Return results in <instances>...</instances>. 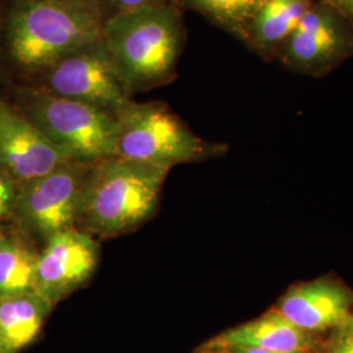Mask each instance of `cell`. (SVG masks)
<instances>
[{"label":"cell","mask_w":353,"mask_h":353,"mask_svg":"<svg viewBox=\"0 0 353 353\" xmlns=\"http://www.w3.org/2000/svg\"><path fill=\"white\" fill-rule=\"evenodd\" d=\"M14 201L12 181L8 174L0 170V217L7 214Z\"/></svg>","instance_id":"obj_18"},{"label":"cell","mask_w":353,"mask_h":353,"mask_svg":"<svg viewBox=\"0 0 353 353\" xmlns=\"http://www.w3.org/2000/svg\"><path fill=\"white\" fill-rule=\"evenodd\" d=\"M51 307L36 290L0 294V353H19L34 341Z\"/></svg>","instance_id":"obj_13"},{"label":"cell","mask_w":353,"mask_h":353,"mask_svg":"<svg viewBox=\"0 0 353 353\" xmlns=\"http://www.w3.org/2000/svg\"><path fill=\"white\" fill-rule=\"evenodd\" d=\"M54 94L118 114L128 101V88L103 42L74 51L50 67Z\"/></svg>","instance_id":"obj_8"},{"label":"cell","mask_w":353,"mask_h":353,"mask_svg":"<svg viewBox=\"0 0 353 353\" xmlns=\"http://www.w3.org/2000/svg\"><path fill=\"white\" fill-rule=\"evenodd\" d=\"M113 3L118 7V12H123L151 6L159 3V0H113Z\"/></svg>","instance_id":"obj_20"},{"label":"cell","mask_w":353,"mask_h":353,"mask_svg":"<svg viewBox=\"0 0 353 353\" xmlns=\"http://www.w3.org/2000/svg\"><path fill=\"white\" fill-rule=\"evenodd\" d=\"M32 114V121L71 161L99 164L117 157V114L54 93L36 96Z\"/></svg>","instance_id":"obj_4"},{"label":"cell","mask_w":353,"mask_h":353,"mask_svg":"<svg viewBox=\"0 0 353 353\" xmlns=\"http://www.w3.org/2000/svg\"><path fill=\"white\" fill-rule=\"evenodd\" d=\"M117 118V156L126 160L170 169L204 159L214 150L163 106L130 102Z\"/></svg>","instance_id":"obj_5"},{"label":"cell","mask_w":353,"mask_h":353,"mask_svg":"<svg viewBox=\"0 0 353 353\" xmlns=\"http://www.w3.org/2000/svg\"><path fill=\"white\" fill-rule=\"evenodd\" d=\"M105 21L93 0H32L13 19L10 45L17 63L51 67L101 41Z\"/></svg>","instance_id":"obj_2"},{"label":"cell","mask_w":353,"mask_h":353,"mask_svg":"<svg viewBox=\"0 0 353 353\" xmlns=\"http://www.w3.org/2000/svg\"><path fill=\"white\" fill-rule=\"evenodd\" d=\"M192 8L211 19L217 26L246 41L255 13L265 0H186Z\"/></svg>","instance_id":"obj_16"},{"label":"cell","mask_w":353,"mask_h":353,"mask_svg":"<svg viewBox=\"0 0 353 353\" xmlns=\"http://www.w3.org/2000/svg\"><path fill=\"white\" fill-rule=\"evenodd\" d=\"M352 306V290L331 279H318L292 287L278 309L293 325L312 334L345 325Z\"/></svg>","instance_id":"obj_11"},{"label":"cell","mask_w":353,"mask_h":353,"mask_svg":"<svg viewBox=\"0 0 353 353\" xmlns=\"http://www.w3.org/2000/svg\"><path fill=\"white\" fill-rule=\"evenodd\" d=\"M99 262V246L88 233L70 228L50 239L37 256L34 290L51 306L80 287Z\"/></svg>","instance_id":"obj_9"},{"label":"cell","mask_w":353,"mask_h":353,"mask_svg":"<svg viewBox=\"0 0 353 353\" xmlns=\"http://www.w3.org/2000/svg\"><path fill=\"white\" fill-rule=\"evenodd\" d=\"M339 332L331 341L327 353H353V331L341 326Z\"/></svg>","instance_id":"obj_17"},{"label":"cell","mask_w":353,"mask_h":353,"mask_svg":"<svg viewBox=\"0 0 353 353\" xmlns=\"http://www.w3.org/2000/svg\"><path fill=\"white\" fill-rule=\"evenodd\" d=\"M87 165L70 161L24 183L16 203L26 225L46 239L75 228L92 174Z\"/></svg>","instance_id":"obj_6"},{"label":"cell","mask_w":353,"mask_h":353,"mask_svg":"<svg viewBox=\"0 0 353 353\" xmlns=\"http://www.w3.org/2000/svg\"><path fill=\"white\" fill-rule=\"evenodd\" d=\"M169 169L112 157L92 169L79 221L100 236H117L154 212Z\"/></svg>","instance_id":"obj_3"},{"label":"cell","mask_w":353,"mask_h":353,"mask_svg":"<svg viewBox=\"0 0 353 353\" xmlns=\"http://www.w3.org/2000/svg\"><path fill=\"white\" fill-rule=\"evenodd\" d=\"M344 326H345V327L350 328L351 331H353V314H351L350 318L347 319V322H345V325H344Z\"/></svg>","instance_id":"obj_22"},{"label":"cell","mask_w":353,"mask_h":353,"mask_svg":"<svg viewBox=\"0 0 353 353\" xmlns=\"http://www.w3.org/2000/svg\"><path fill=\"white\" fill-rule=\"evenodd\" d=\"M275 55L297 74L327 75L353 58V26L314 1Z\"/></svg>","instance_id":"obj_7"},{"label":"cell","mask_w":353,"mask_h":353,"mask_svg":"<svg viewBox=\"0 0 353 353\" xmlns=\"http://www.w3.org/2000/svg\"><path fill=\"white\" fill-rule=\"evenodd\" d=\"M70 161L32 119L0 103V169L4 173L26 183Z\"/></svg>","instance_id":"obj_10"},{"label":"cell","mask_w":353,"mask_h":353,"mask_svg":"<svg viewBox=\"0 0 353 353\" xmlns=\"http://www.w3.org/2000/svg\"><path fill=\"white\" fill-rule=\"evenodd\" d=\"M313 3L314 0H265L252 20L246 41L261 55H275Z\"/></svg>","instance_id":"obj_14"},{"label":"cell","mask_w":353,"mask_h":353,"mask_svg":"<svg viewBox=\"0 0 353 353\" xmlns=\"http://www.w3.org/2000/svg\"><path fill=\"white\" fill-rule=\"evenodd\" d=\"M37 256L26 245L0 237V294L32 292L36 287Z\"/></svg>","instance_id":"obj_15"},{"label":"cell","mask_w":353,"mask_h":353,"mask_svg":"<svg viewBox=\"0 0 353 353\" xmlns=\"http://www.w3.org/2000/svg\"><path fill=\"white\" fill-rule=\"evenodd\" d=\"M204 353H228L227 351H205Z\"/></svg>","instance_id":"obj_23"},{"label":"cell","mask_w":353,"mask_h":353,"mask_svg":"<svg viewBox=\"0 0 353 353\" xmlns=\"http://www.w3.org/2000/svg\"><path fill=\"white\" fill-rule=\"evenodd\" d=\"M332 11L339 13L344 20L353 26V0H314Z\"/></svg>","instance_id":"obj_19"},{"label":"cell","mask_w":353,"mask_h":353,"mask_svg":"<svg viewBox=\"0 0 353 353\" xmlns=\"http://www.w3.org/2000/svg\"><path fill=\"white\" fill-rule=\"evenodd\" d=\"M228 353H307V352H276V351H267L261 348H246V347H237L227 350Z\"/></svg>","instance_id":"obj_21"},{"label":"cell","mask_w":353,"mask_h":353,"mask_svg":"<svg viewBox=\"0 0 353 353\" xmlns=\"http://www.w3.org/2000/svg\"><path fill=\"white\" fill-rule=\"evenodd\" d=\"M102 42L128 90L163 80L174 68L182 43L179 14L154 3L114 14L105 21Z\"/></svg>","instance_id":"obj_1"},{"label":"cell","mask_w":353,"mask_h":353,"mask_svg":"<svg viewBox=\"0 0 353 353\" xmlns=\"http://www.w3.org/2000/svg\"><path fill=\"white\" fill-rule=\"evenodd\" d=\"M316 345L310 332L293 325L279 309L227 330L208 341L204 351H227L246 347L276 352H309Z\"/></svg>","instance_id":"obj_12"}]
</instances>
